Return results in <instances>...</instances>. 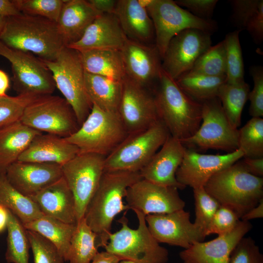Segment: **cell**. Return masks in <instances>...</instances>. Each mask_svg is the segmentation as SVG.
Masks as SVG:
<instances>
[{"mask_svg": "<svg viewBox=\"0 0 263 263\" xmlns=\"http://www.w3.org/2000/svg\"><path fill=\"white\" fill-rule=\"evenodd\" d=\"M184 263H188V262H184Z\"/></svg>", "mask_w": 263, "mask_h": 263, "instance_id": "obj_58", "label": "cell"}, {"mask_svg": "<svg viewBox=\"0 0 263 263\" xmlns=\"http://www.w3.org/2000/svg\"><path fill=\"white\" fill-rule=\"evenodd\" d=\"M204 188L240 219L263 199V178L250 174L239 160L213 175Z\"/></svg>", "mask_w": 263, "mask_h": 263, "instance_id": "obj_4", "label": "cell"}, {"mask_svg": "<svg viewBox=\"0 0 263 263\" xmlns=\"http://www.w3.org/2000/svg\"><path fill=\"white\" fill-rule=\"evenodd\" d=\"M101 13L86 0H65L56 22L65 46L77 41Z\"/></svg>", "mask_w": 263, "mask_h": 263, "instance_id": "obj_27", "label": "cell"}, {"mask_svg": "<svg viewBox=\"0 0 263 263\" xmlns=\"http://www.w3.org/2000/svg\"><path fill=\"white\" fill-rule=\"evenodd\" d=\"M240 30L227 34L224 41L226 53V82L236 83L244 81V65L239 40Z\"/></svg>", "mask_w": 263, "mask_h": 263, "instance_id": "obj_40", "label": "cell"}, {"mask_svg": "<svg viewBox=\"0 0 263 263\" xmlns=\"http://www.w3.org/2000/svg\"><path fill=\"white\" fill-rule=\"evenodd\" d=\"M185 149L179 140L170 135L140 171L142 179L162 186L185 188L177 181L175 174L183 160Z\"/></svg>", "mask_w": 263, "mask_h": 263, "instance_id": "obj_22", "label": "cell"}, {"mask_svg": "<svg viewBox=\"0 0 263 263\" xmlns=\"http://www.w3.org/2000/svg\"><path fill=\"white\" fill-rule=\"evenodd\" d=\"M20 121L41 132L62 138L73 134L80 127L72 108L63 98L39 96L25 109Z\"/></svg>", "mask_w": 263, "mask_h": 263, "instance_id": "obj_11", "label": "cell"}, {"mask_svg": "<svg viewBox=\"0 0 263 263\" xmlns=\"http://www.w3.org/2000/svg\"><path fill=\"white\" fill-rule=\"evenodd\" d=\"M78 153V148L64 138L42 133L33 140L18 161L55 164L61 166Z\"/></svg>", "mask_w": 263, "mask_h": 263, "instance_id": "obj_26", "label": "cell"}, {"mask_svg": "<svg viewBox=\"0 0 263 263\" xmlns=\"http://www.w3.org/2000/svg\"><path fill=\"white\" fill-rule=\"evenodd\" d=\"M0 41L10 49L35 54L46 61L55 60L65 46L56 22L22 13L6 18Z\"/></svg>", "mask_w": 263, "mask_h": 263, "instance_id": "obj_2", "label": "cell"}, {"mask_svg": "<svg viewBox=\"0 0 263 263\" xmlns=\"http://www.w3.org/2000/svg\"><path fill=\"white\" fill-rule=\"evenodd\" d=\"M9 219V210L0 205V233L7 229Z\"/></svg>", "mask_w": 263, "mask_h": 263, "instance_id": "obj_55", "label": "cell"}, {"mask_svg": "<svg viewBox=\"0 0 263 263\" xmlns=\"http://www.w3.org/2000/svg\"><path fill=\"white\" fill-rule=\"evenodd\" d=\"M105 156L78 153L61 166L62 175L74 197L77 223L84 218L87 207L104 172Z\"/></svg>", "mask_w": 263, "mask_h": 263, "instance_id": "obj_12", "label": "cell"}, {"mask_svg": "<svg viewBox=\"0 0 263 263\" xmlns=\"http://www.w3.org/2000/svg\"><path fill=\"white\" fill-rule=\"evenodd\" d=\"M231 19L237 30L247 31L256 44L263 40V0H230Z\"/></svg>", "mask_w": 263, "mask_h": 263, "instance_id": "obj_31", "label": "cell"}, {"mask_svg": "<svg viewBox=\"0 0 263 263\" xmlns=\"http://www.w3.org/2000/svg\"><path fill=\"white\" fill-rule=\"evenodd\" d=\"M23 225L26 230L37 232L53 243L63 257L65 262H68L70 241L76 225L65 223L43 215Z\"/></svg>", "mask_w": 263, "mask_h": 263, "instance_id": "obj_32", "label": "cell"}, {"mask_svg": "<svg viewBox=\"0 0 263 263\" xmlns=\"http://www.w3.org/2000/svg\"><path fill=\"white\" fill-rule=\"evenodd\" d=\"M229 263H263V255L255 241L244 236L231 253Z\"/></svg>", "mask_w": 263, "mask_h": 263, "instance_id": "obj_46", "label": "cell"}, {"mask_svg": "<svg viewBox=\"0 0 263 263\" xmlns=\"http://www.w3.org/2000/svg\"><path fill=\"white\" fill-rule=\"evenodd\" d=\"M42 60L51 72L56 88L72 108L80 126L89 114L93 104L86 92L85 71L79 52L64 46L55 60Z\"/></svg>", "mask_w": 263, "mask_h": 263, "instance_id": "obj_8", "label": "cell"}, {"mask_svg": "<svg viewBox=\"0 0 263 263\" xmlns=\"http://www.w3.org/2000/svg\"><path fill=\"white\" fill-rule=\"evenodd\" d=\"M201 103L202 122L198 130L181 143L190 149H214L228 153L238 150V129L230 124L218 97Z\"/></svg>", "mask_w": 263, "mask_h": 263, "instance_id": "obj_10", "label": "cell"}, {"mask_svg": "<svg viewBox=\"0 0 263 263\" xmlns=\"http://www.w3.org/2000/svg\"><path fill=\"white\" fill-rule=\"evenodd\" d=\"M119 263H134L131 261H127V260H121L119 262Z\"/></svg>", "mask_w": 263, "mask_h": 263, "instance_id": "obj_57", "label": "cell"}, {"mask_svg": "<svg viewBox=\"0 0 263 263\" xmlns=\"http://www.w3.org/2000/svg\"><path fill=\"white\" fill-rule=\"evenodd\" d=\"M0 56L11 63L14 90L18 94L42 96L56 87L52 75L43 61L32 54L10 49L0 41Z\"/></svg>", "mask_w": 263, "mask_h": 263, "instance_id": "obj_13", "label": "cell"}, {"mask_svg": "<svg viewBox=\"0 0 263 263\" xmlns=\"http://www.w3.org/2000/svg\"><path fill=\"white\" fill-rule=\"evenodd\" d=\"M254 86L249 92L248 99L250 101L249 113L252 117L263 116V68L254 65L250 68Z\"/></svg>", "mask_w": 263, "mask_h": 263, "instance_id": "obj_47", "label": "cell"}, {"mask_svg": "<svg viewBox=\"0 0 263 263\" xmlns=\"http://www.w3.org/2000/svg\"><path fill=\"white\" fill-rule=\"evenodd\" d=\"M128 134L118 113L105 111L93 105L77 131L64 138L77 147L79 153H95L106 157Z\"/></svg>", "mask_w": 263, "mask_h": 263, "instance_id": "obj_5", "label": "cell"}, {"mask_svg": "<svg viewBox=\"0 0 263 263\" xmlns=\"http://www.w3.org/2000/svg\"><path fill=\"white\" fill-rule=\"evenodd\" d=\"M26 233L34 263H64L63 257L53 243L34 231L26 230Z\"/></svg>", "mask_w": 263, "mask_h": 263, "instance_id": "obj_44", "label": "cell"}, {"mask_svg": "<svg viewBox=\"0 0 263 263\" xmlns=\"http://www.w3.org/2000/svg\"><path fill=\"white\" fill-rule=\"evenodd\" d=\"M239 149L243 157H263V119L252 117L238 130Z\"/></svg>", "mask_w": 263, "mask_h": 263, "instance_id": "obj_38", "label": "cell"}, {"mask_svg": "<svg viewBox=\"0 0 263 263\" xmlns=\"http://www.w3.org/2000/svg\"><path fill=\"white\" fill-rule=\"evenodd\" d=\"M189 71L211 76H226L224 40L209 47L199 56Z\"/></svg>", "mask_w": 263, "mask_h": 263, "instance_id": "obj_39", "label": "cell"}, {"mask_svg": "<svg viewBox=\"0 0 263 263\" xmlns=\"http://www.w3.org/2000/svg\"><path fill=\"white\" fill-rule=\"evenodd\" d=\"M120 52L126 77L152 92L163 70L162 58L155 45L127 39Z\"/></svg>", "mask_w": 263, "mask_h": 263, "instance_id": "obj_19", "label": "cell"}, {"mask_svg": "<svg viewBox=\"0 0 263 263\" xmlns=\"http://www.w3.org/2000/svg\"><path fill=\"white\" fill-rule=\"evenodd\" d=\"M120 261L116 256L105 251L98 252L89 263H119Z\"/></svg>", "mask_w": 263, "mask_h": 263, "instance_id": "obj_52", "label": "cell"}, {"mask_svg": "<svg viewBox=\"0 0 263 263\" xmlns=\"http://www.w3.org/2000/svg\"><path fill=\"white\" fill-rule=\"evenodd\" d=\"M96 234L84 218L76 224L70 241L69 263H89L98 252Z\"/></svg>", "mask_w": 263, "mask_h": 263, "instance_id": "obj_36", "label": "cell"}, {"mask_svg": "<svg viewBox=\"0 0 263 263\" xmlns=\"http://www.w3.org/2000/svg\"><path fill=\"white\" fill-rule=\"evenodd\" d=\"M240 220L238 215L227 207L221 206L216 210L206 231V236L221 235L232 231Z\"/></svg>", "mask_w": 263, "mask_h": 263, "instance_id": "obj_45", "label": "cell"}, {"mask_svg": "<svg viewBox=\"0 0 263 263\" xmlns=\"http://www.w3.org/2000/svg\"><path fill=\"white\" fill-rule=\"evenodd\" d=\"M246 170L250 174L259 177L263 176V157H244L240 160Z\"/></svg>", "mask_w": 263, "mask_h": 263, "instance_id": "obj_49", "label": "cell"}, {"mask_svg": "<svg viewBox=\"0 0 263 263\" xmlns=\"http://www.w3.org/2000/svg\"><path fill=\"white\" fill-rule=\"evenodd\" d=\"M92 6L100 13H114L117 0H89Z\"/></svg>", "mask_w": 263, "mask_h": 263, "instance_id": "obj_50", "label": "cell"}, {"mask_svg": "<svg viewBox=\"0 0 263 263\" xmlns=\"http://www.w3.org/2000/svg\"><path fill=\"white\" fill-rule=\"evenodd\" d=\"M114 14L128 39L155 44L153 24L142 0H117Z\"/></svg>", "mask_w": 263, "mask_h": 263, "instance_id": "obj_24", "label": "cell"}, {"mask_svg": "<svg viewBox=\"0 0 263 263\" xmlns=\"http://www.w3.org/2000/svg\"><path fill=\"white\" fill-rule=\"evenodd\" d=\"M152 92L160 120L171 136L182 141L197 131L202 103L185 93L163 70Z\"/></svg>", "mask_w": 263, "mask_h": 263, "instance_id": "obj_3", "label": "cell"}, {"mask_svg": "<svg viewBox=\"0 0 263 263\" xmlns=\"http://www.w3.org/2000/svg\"><path fill=\"white\" fill-rule=\"evenodd\" d=\"M263 217V199L255 207L250 209L240 218L241 220L249 221Z\"/></svg>", "mask_w": 263, "mask_h": 263, "instance_id": "obj_53", "label": "cell"}, {"mask_svg": "<svg viewBox=\"0 0 263 263\" xmlns=\"http://www.w3.org/2000/svg\"><path fill=\"white\" fill-rule=\"evenodd\" d=\"M84 85L87 94L93 105L105 111L118 113L123 80L85 72Z\"/></svg>", "mask_w": 263, "mask_h": 263, "instance_id": "obj_29", "label": "cell"}, {"mask_svg": "<svg viewBox=\"0 0 263 263\" xmlns=\"http://www.w3.org/2000/svg\"><path fill=\"white\" fill-rule=\"evenodd\" d=\"M175 81L188 95L202 103L218 97L220 88L226 82V77L211 76L188 71Z\"/></svg>", "mask_w": 263, "mask_h": 263, "instance_id": "obj_34", "label": "cell"}, {"mask_svg": "<svg viewBox=\"0 0 263 263\" xmlns=\"http://www.w3.org/2000/svg\"><path fill=\"white\" fill-rule=\"evenodd\" d=\"M179 6L185 7L196 17L203 19H212L218 0H176Z\"/></svg>", "mask_w": 263, "mask_h": 263, "instance_id": "obj_48", "label": "cell"}, {"mask_svg": "<svg viewBox=\"0 0 263 263\" xmlns=\"http://www.w3.org/2000/svg\"><path fill=\"white\" fill-rule=\"evenodd\" d=\"M5 175L16 189L29 197L63 176L59 165L19 161L9 167Z\"/></svg>", "mask_w": 263, "mask_h": 263, "instance_id": "obj_21", "label": "cell"}, {"mask_svg": "<svg viewBox=\"0 0 263 263\" xmlns=\"http://www.w3.org/2000/svg\"><path fill=\"white\" fill-rule=\"evenodd\" d=\"M252 228L249 221L240 220L230 232L207 242H195L179 256L189 263H229L233 250Z\"/></svg>", "mask_w": 263, "mask_h": 263, "instance_id": "obj_20", "label": "cell"}, {"mask_svg": "<svg viewBox=\"0 0 263 263\" xmlns=\"http://www.w3.org/2000/svg\"><path fill=\"white\" fill-rule=\"evenodd\" d=\"M193 190L195 213L193 223L206 236L205 231L220 205L204 187Z\"/></svg>", "mask_w": 263, "mask_h": 263, "instance_id": "obj_43", "label": "cell"}, {"mask_svg": "<svg viewBox=\"0 0 263 263\" xmlns=\"http://www.w3.org/2000/svg\"><path fill=\"white\" fill-rule=\"evenodd\" d=\"M38 97L32 94L0 97V130L19 121L26 107Z\"/></svg>", "mask_w": 263, "mask_h": 263, "instance_id": "obj_41", "label": "cell"}, {"mask_svg": "<svg viewBox=\"0 0 263 263\" xmlns=\"http://www.w3.org/2000/svg\"><path fill=\"white\" fill-rule=\"evenodd\" d=\"M211 34L197 29H185L169 42L162 60L164 71L174 80L190 71L211 46Z\"/></svg>", "mask_w": 263, "mask_h": 263, "instance_id": "obj_14", "label": "cell"}, {"mask_svg": "<svg viewBox=\"0 0 263 263\" xmlns=\"http://www.w3.org/2000/svg\"><path fill=\"white\" fill-rule=\"evenodd\" d=\"M118 113L128 133L148 129L160 120L153 92L126 76Z\"/></svg>", "mask_w": 263, "mask_h": 263, "instance_id": "obj_15", "label": "cell"}, {"mask_svg": "<svg viewBox=\"0 0 263 263\" xmlns=\"http://www.w3.org/2000/svg\"><path fill=\"white\" fill-rule=\"evenodd\" d=\"M243 157L240 149L225 154H205L186 148L183 160L176 172V179L185 188L204 187L213 175Z\"/></svg>", "mask_w": 263, "mask_h": 263, "instance_id": "obj_17", "label": "cell"}, {"mask_svg": "<svg viewBox=\"0 0 263 263\" xmlns=\"http://www.w3.org/2000/svg\"><path fill=\"white\" fill-rule=\"evenodd\" d=\"M142 179L140 172L104 171L98 188L90 201L84 218L96 234L98 248L107 244L113 219L130 207L124 203L127 189Z\"/></svg>", "mask_w": 263, "mask_h": 263, "instance_id": "obj_1", "label": "cell"}, {"mask_svg": "<svg viewBox=\"0 0 263 263\" xmlns=\"http://www.w3.org/2000/svg\"><path fill=\"white\" fill-rule=\"evenodd\" d=\"M20 14L13 0H0V15L7 18Z\"/></svg>", "mask_w": 263, "mask_h": 263, "instance_id": "obj_51", "label": "cell"}, {"mask_svg": "<svg viewBox=\"0 0 263 263\" xmlns=\"http://www.w3.org/2000/svg\"><path fill=\"white\" fill-rule=\"evenodd\" d=\"M22 14L42 17L57 22L65 0H14Z\"/></svg>", "mask_w": 263, "mask_h": 263, "instance_id": "obj_42", "label": "cell"}, {"mask_svg": "<svg viewBox=\"0 0 263 263\" xmlns=\"http://www.w3.org/2000/svg\"><path fill=\"white\" fill-rule=\"evenodd\" d=\"M169 135L161 120L148 129L129 133L105 157L104 171L140 172Z\"/></svg>", "mask_w": 263, "mask_h": 263, "instance_id": "obj_7", "label": "cell"}, {"mask_svg": "<svg viewBox=\"0 0 263 263\" xmlns=\"http://www.w3.org/2000/svg\"><path fill=\"white\" fill-rule=\"evenodd\" d=\"M79 53L85 72L120 81L125 77L120 51L91 50Z\"/></svg>", "mask_w": 263, "mask_h": 263, "instance_id": "obj_30", "label": "cell"}, {"mask_svg": "<svg viewBox=\"0 0 263 263\" xmlns=\"http://www.w3.org/2000/svg\"><path fill=\"white\" fill-rule=\"evenodd\" d=\"M7 249L5 258L8 263H29L30 248L26 229L10 210L7 227Z\"/></svg>", "mask_w": 263, "mask_h": 263, "instance_id": "obj_37", "label": "cell"}, {"mask_svg": "<svg viewBox=\"0 0 263 263\" xmlns=\"http://www.w3.org/2000/svg\"><path fill=\"white\" fill-rule=\"evenodd\" d=\"M0 205L5 207L24 224L44 215L30 197L16 189L5 175H0Z\"/></svg>", "mask_w": 263, "mask_h": 263, "instance_id": "obj_33", "label": "cell"}, {"mask_svg": "<svg viewBox=\"0 0 263 263\" xmlns=\"http://www.w3.org/2000/svg\"><path fill=\"white\" fill-rule=\"evenodd\" d=\"M148 228L159 243L180 246L184 249L194 243L204 241L206 236L190 221V214L184 209L173 212L146 216Z\"/></svg>", "mask_w": 263, "mask_h": 263, "instance_id": "obj_18", "label": "cell"}, {"mask_svg": "<svg viewBox=\"0 0 263 263\" xmlns=\"http://www.w3.org/2000/svg\"><path fill=\"white\" fill-rule=\"evenodd\" d=\"M6 18L7 17L0 15V34L5 23Z\"/></svg>", "mask_w": 263, "mask_h": 263, "instance_id": "obj_56", "label": "cell"}, {"mask_svg": "<svg viewBox=\"0 0 263 263\" xmlns=\"http://www.w3.org/2000/svg\"><path fill=\"white\" fill-rule=\"evenodd\" d=\"M249 86L243 81L236 83L226 82L220 88L218 97L230 124L238 129L241 123L243 110L248 98Z\"/></svg>", "mask_w": 263, "mask_h": 263, "instance_id": "obj_35", "label": "cell"}, {"mask_svg": "<svg viewBox=\"0 0 263 263\" xmlns=\"http://www.w3.org/2000/svg\"><path fill=\"white\" fill-rule=\"evenodd\" d=\"M178 189L141 179L127 189L125 198L130 209L139 211L146 216L169 213L185 207Z\"/></svg>", "mask_w": 263, "mask_h": 263, "instance_id": "obj_16", "label": "cell"}, {"mask_svg": "<svg viewBox=\"0 0 263 263\" xmlns=\"http://www.w3.org/2000/svg\"><path fill=\"white\" fill-rule=\"evenodd\" d=\"M10 87V79L7 74L0 69V97L7 95V91Z\"/></svg>", "mask_w": 263, "mask_h": 263, "instance_id": "obj_54", "label": "cell"}, {"mask_svg": "<svg viewBox=\"0 0 263 263\" xmlns=\"http://www.w3.org/2000/svg\"><path fill=\"white\" fill-rule=\"evenodd\" d=\"M151 18L155 31V45L162 58L171 39L187 29H197L212 34L217 29L212 19H200L172 0H142Z\"/></svg>", "mask_w": 263, "mask_h": 263, "instance_id": "obj_9", "label": "cell"}, {"mask_svg": "<svg viewBox=\"0 0 263 263\" xmlns=\"http://www.w3.org/2000/svg\"><path fill=\"white\" fill-rule=\"evenodd\" d=\"M42 133L20 121L0 130V175L5 174L33 140Z\"/></svg>", "mask_w": 263, "mask_h": 263, "instance_id": "obj_28", "label": "cell"}, {"mask_svg": "<svg viewBox=\"0 0 263 263\" xmlns=\"http://www.w3.org/2000/svg\"><path fill=\"white\" fill-rule=\"evenodd\" d=\"M30 198L44 215L76 224L74 197L63 176Z\"/></svg>", "mask_w": 263, "mask_h": 263, "instance_id": "obj_25", "label": "cell"}, {"mask_svg": "<svg viewBox=\"0 0 263 263\" xmlns=\"http://www.w3.org/2000/svg\"><path fill=\"white\" fill-rule=\"evenodd\" d=\"M114 13L100 14L76 42L67 47L79 52L91 50L120 51L126 40Z\"/></svg>", "mask_w": 263, "mask_h": 263, "instance_id": "obj_23", "label": "cell"}, {"mask_svg": "<svg viewBox=\"0 0 263 263\" xmlns=\"http://www.w3.org/2000/svg\"><path fill=\"white\" fill-rule=\"evenodd\" d=\"M138 221L136 229L128 225V219L123 216L118 220L121 225L117 231L111 233L109 241L104 247L105 251L113 254L121 260L134 263H167L169 260L168 250L150 233L141 212L133 210Z\"/></svg>", "mask_w": 263, "mask_h": 263, "instance_id": "obj_6", "label": "cell"}]
</instances>
